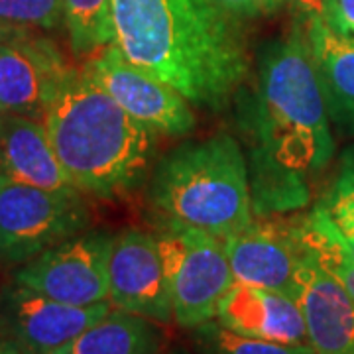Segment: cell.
Masks as SVG:
<instances>
[{"instance_id": "17", "label": "cell", "mask_w": 354, "mask_h": 354, "mask_svg": "<svg viewBox=\"0 0 354 354\" xmlns=\"http://www.w3.org/2000/svg\"><path fill=\"white\" fill-rule=\"evenodd\" d=\"M156 321L113 307L77 339L53 354H160Z\"/></svg>"}, {"instance_id": "5", "label": "cell", "mask_w": 354, "mask_h": 354, "mask_svg": "<svg viewBox=\"0 0 354 354\" xmlns=\"http://www.w3.org/2000/svg\"><path fill=\"white\" fill-rule=\"evenodd\" d=\"M164 260L174 321L195 329L216 319L218 305L236 281L225 244L199 228L158 223L153 230Z\"/></svg>"}, {"instance_id": "12", "label": "cell", "mask_w": 354, "mask_h": 354, "mask_svg": "<svg viewBox=\"0 0 354 354\" xmlns=\"http://www.w3.org/2000/svg\"><path fill=\"white\" fill-rule=\"evenodd\" d=\"M234 279L279 291L297 301V266L304 254L297 225L262 221V216L225 241Z\"/></svg>"}, {"instance_id": "20", "label": "cell", "mask_w": 354, "mask_h": 354, "mask_svg": "<svg viewBox=\"0 0 354 354\" xmlns=\"http://www.w3.org/2000/svg\"><path fill=\"white\" fill-rule=\"evenodd\" d=\"M191 330L195 333V342L203 354H317L309 342L283 344L244 337L223 327L216 319Z\"/></svg>"}, {"instance_id": "8", "label": "cell", "mask_w": 354, "mask_h": 354, "mask_svg": "<svg viewBox=\"0 0 354 354\" xmlns=\"http://www.w3.org/2000/svg\"><path fill=\"white\" fill-rule=\"evenodd\" d=\"M114 234L85 230L51 246L14 272V281L77 307L109 301V254Z\"/></svg>"}, {"instance_id": "2", "label": "cell", "mask_w": 354, "mask_h": 354, "mask_svg": "<svg viewBox=\"0 0 354 354\" xmlns=\"http://www.w3.org/2000/svg\"><path fill=\"white\" fill-rule=\"evenodd\" d=\"M113 22L128 62L195 109L221 111L250 75L241 26L207 0H113Z\"/></svg>"}, {"instance_id": "19", "label": "cell", "mask_w": 354, "mask_h": 354, "mask_svg": "<svg viewBox=\"0 0 354 354\" xmlns=\"http://www.w3.org/2000/svg\"><path fill=\"white\" fill-rule=\"evenodd\" d=\"M295 225L301 241L354 299V258L344 246L341 230L329 213L317 203L315 209L304 218L295 221Z\"/></svg>"}, {"instance_id": "18", "label": "cell", "mask_w": 354, "mask_h": 354, "mask_svg": "<svg viewBox=\"0 0 354 354\" xmlns=\"http://www.w3.org/2000/svg\"><path fill=\"white\" fill-rule=\"evenodd\" d=\"M65 32L77 59H88L114 44L113 0H64Z\"/></svg>"}, {"instance_id": "3", "label": "cell", "mask_w": 354, "mask_h": 354, "mask_svg": "<svg viewBox=\"0 0 354 354\" xmlns=\"http://www.w3.org/2000/svg\"><path fill=\"white\" fill-rule=\"evenodd\" d=\"M51 146L83 195L116 199L150 179L158 134L124 113L81 69H71L44 116Z\"/></svg>"}, {"instance_id": "14", "label": "cell", "mask_w": 354, "mask_h": 354, "mask_svg": "<svg viewBox=\"0 0 354 354\" xmlns=\"http://www.w3.org/2000/svg\"><path fill=\"white\" fill-rule=\"evenodd\" d=\"M216 321L244 337L305 344L307 327L299 304L274 290L234 281L223 297L216 311Z\"/></svg>"}, {"instance_id": "16", "label": "cell", "mask_w": 354, "mask_h": 354, "mask_svg": "<svg viewBox=\"0 0 354 354\" xmlns=\"http://www.w3.org/2000/svg\"><path fill=\"white\" fill-rule=\"evenodd\" d=\"M305 36L329 118L354 128V39L333 34L321 18L305 26Z\"/></svg>"}, {"instance_id": "21", "label": "cell", "mask_w": 354, "mask_h": 354, "mask_svg": "<svg viewBox=\"0 0 354 354\" xmlns=\"http://www.w3.org/2000/svg\"><path fill=\"white\" fill-rule=\"evenodd\" d=\"M0 28L30 32L65 28L64 0H0Z\"/></svg>"}, {"instance_id": "6", "label": "cell", "mask_w": 354, "mask_h": 354, "mask_svg": "<svg viewBox=\"0 0 354 354\" xmlns=\"http://www.w3.org/2000/svg\"><path fill=\"white\" fill-rule=\"evenodd\" d=\"M91 225L83 193H57L0 176V260L22 266Z\"/></svg>"}, {"instance_id": "26", "label": "cell", "mask_w": 354, "mask_h": 354, "mask_svg": "<svg viewBox=\"0 0 354 354\" xmlns=\"http://www.w3.org/2000/svg\"><path fill=\"white\" fill-rule=\"evenodd\" d=\"M0 354H28V353L22 351L18 344H14V342L6 341V339H2V337H0Z\"/></svg>"}, {"instance_id": "11", "label": "cell", "mask_w": 354, "mask_h": 354, "mask_svg": "<svg viewBox=\"0 0 354 354\" xmlns=\"http://www.w3.org/2000/svg\"><path fill=\"white\" fill-rule=\"evenodd\" d=\"M109 301L156 323L174 321L164 260L153 232L127 228L114 234L109 254Z\"/></svg>"}, {"instance_id": "25", "label": "cell", "mask_w": 354, "mask_h": 354, "mask_svg": "<svg viewBox=\"0 0 354 354\" xmlns=\"http://www.w3.org/2000/svg\"><path fill=\"white\" fill-rule=\"evenodd\" d=\"M323 2L325 0H288V6L295 14V22L307 26L323 16Z\"/></svg>"}, {"instance_id": "23", "label": "cell", "mask_w": 354, "mask_h": 354, "mask_svg": "<svg viewBox=\"0 0 354 354\" xmlns=\"http://www.w3.org/2000/svg\"><path fill=\"white\" fill-rule=\"evenodd\" d=\"M213 8L241 22L262 16H272L288 6V0H207Z\"/></svg>"}, {"instance_id": "9", "label": "cell", "mask_w": 354, "mask_h": 354, "mask_svg": "<svg viewBox=\"0 0 354 354\" xmlns=\"http://www.w3.org/2000/svg\"><path fill=\"white\" fill-rule=\"evenodd\" d=\"M71 69L51 39L0 28V113L44 120Z\"/></svg>"}, {"instance_id": "15", "label": "cell", "mask_w": 354, "mask_h": 354, "mask_svg": "<svg viewBox=\"0 0 354 354\" xmlns=\"http://www.w3.org/2000/svg\"><path fill=\"white\" fill-rule=\"evenodd\" d=\"M0 176L57 193H81L69 181L44 120L0 113Z\"/></svg>"}, {"instance_id": "7", "label": "cell", "mask_w": 354, "mask_h": 354, "mask_svg": "<svg viewBox=\"0 0 354 354\" xmlns=\"http://www.w3.org/2000/svg\"><path fill=\"white\" fill-rule=\"evenodd\" d=\"M81 71L158 136L183 138L197 127L195 106L179 91L130 64L114 44L85 59Z\"/></svg>"}, {"instance_id": "24", "label": "cell", "mask_w": 354, "mask_h": 354, "mask_svg": "<svg viewBox=\"0 0 354 354\" xmlns=\"http://www.w3.org/2000/svg\"><path fill=\"white\" fill-rule=\"evenodd\" d=\"M321 20L333 34L354 39V0H325Z\"/></svg>"}, {"instance_id": "1", "label": "cell", "mask_w": 354, "mask_h": 354, "mask_svg": "<svg viewBox=\"0 0 354 354\" xmlns=\"http://www.w3.org/2000/svg\"><path fill=\"white\" fill-rule=\"evenodd\" d=\"M256 93L248 104L252 156L248 162L254 216L304 207L307 179L335 153L330 118L305 36L295 22L286 38L258 51Z\"/></svg>"}, {"instance_id": "4", "label": "cell", "mask_w": 354, "mask_h": 354, "mask_svg": "<svg viewBox=\"0 0 354 354\" xmlns=\"http://www.w3.org/2000/svg\"><path fill=\"white\" fill-rule=\"evenodd\" d=\"M148 197L160 223L199 228L218 241L254 221L248 160L227 132L183 142L162 156Z\"/></svg>"}, {"instance_id": "10", "label": "cell", "mask_w": 354, "mask_h": 354, "mask_svg": "<svg viewBox=\"0 0 354 354\" xmlns=\"http://www.w3.org/2000/svg\"><path fill=\"white\" fill-rule=\"evenodd\" d=\"M113 309L111 301L77 307L12 281L0 291V337L28 354H53Z\"/></svg>"}, {"instance_id": "13", "label": "cell", "mask_w": 354, "mask_h": 354, "mask_svg": "<svg viewBox=\"0 0 354 354\" xmlns=\"http://www.w3.org/2000/svg\"><path fill=\"white\" fill-rule=\"evenodd\" d=\"M297 304L317 354H354L353 295L305 242L297 266Z\"/></svg>"}, {"instance_id": "22", "label": "cell", "mask_w": 354, "mask_h": 354, "mask_svg": "<svg viewBox=\"0 0 354 354\" xmlns=\"http://www.w3.org/2000/svg\"><path fill=\"white\" fill-rule=\"evenodd\" d=\"M319 205L329 213L344 236L354 239V146L342 153L337 177Z\"/></svg>"}]
</instances>
